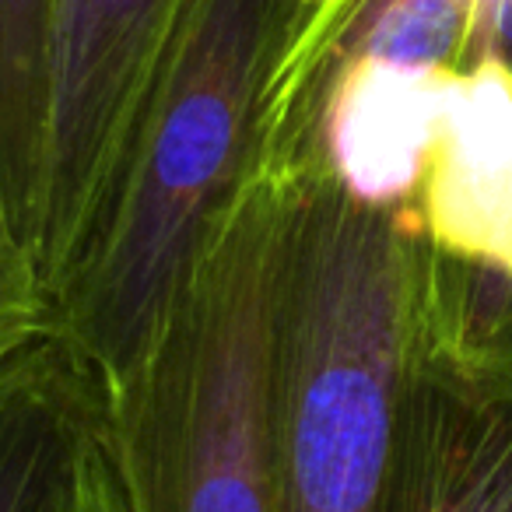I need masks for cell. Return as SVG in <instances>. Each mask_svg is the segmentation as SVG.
<instances>
[{"mask_svg":"<svg viewBox=\"0 0 512 512\" xmlns=\"http://www.w3.org/2000/svg\"><path fill=\"white\" fill-rule=\"evenodd\" d=\"M383 512H512V397L470 386L418 348Z\"/></svg>","mask_w":512,"mask_h":512,"instance_id":"obj_5","label":"cell"},{"mask_svg":"<svg viewBox=\"0 0 512 512\" xmlns=\"http://www.w3.org/2000/svg\"><path fill=\"white\" fill-rule=\"evenodd\" d=\"M274 285V505L383 512L421 348V232L288 162Z\"/></svg>","mask_w":512,"mask_h":512,"instance_id":"obj_2","label":"cell"},{"mask_svg":"<svg viewBox=\"0 0 512 512\" xmlns=\"http://www.w3.org/2000/svg\"><path fill=\"white\" fill-rule=\"evenodd\" d=\"M288 176L256 151L207 228L151 379L106 414L141 512H278L274 285Z\"/></svg>","mask_w":512,"mask_h":512,"instance_id":"obj_3","label":"cell"},{"mask_svg":"<svg viewBox=\"0 0 512 512\" xmlns=\"http://www.w3.org/2000/svg\"><path fill=\"white\" fill-rule=\"evenodd\" d=\"M474 57H491L512 74V0H481Z\"/></svg>","mask_w":512,"mask_h":512,"instance_id":"obj_11","label":"cell"},{"mask_svg":"<svg viewBox=\"0 0 512 512\" xmlns=\"http://www.w3.org/2000/svg\"><path fill=\"white\" fill-rule=\"evenodd\" d=\"M102 421L99 383L57 320L0 358V512H71Z\"/></svg>","mask_w":512,"mask_h":512,"instance_id":"obj_6","label":"cell"},{"mask_svg":"<svg viewBox=\"0 0 512 512\" xmlns=\"http://www.w3.org/2000/svg\"><path fill=\"white\" fill-rule=\"evenodd\" d=\"M57 320L50 288L25 242L8 200L0 193V358Z\"/></svg>","mask_w":512,"mask_h":512,"instance_id":"obj_8","label":"cell"},{"mask_svg":"<svg viewBox=\"0 0 512 512\" xmlns=\"http://www.w3.org/2000/svg\"><path fill=\"white\" fill-rule=\"evenodd\" d=\"M179 0H53L36 260L50 299L85 256Z\"/></svg>","mask_w":512,"mask_h":512,"instance_id":"obj_4","label":"cell"},{"mask_svg":"<svg viewBox=\"0 0 512 512\" xmlns=\"http://www.w3.org/2000/svg\"><path fill=\"white\" fill-rule=\"evenodd\" d=\"M327 0H179L57 323L106 414L137 400L214 214L242 183L288 57Z\"/></svg>","mask_w":512,"mask_h":512,"instance_id":"obj_1","label":"cell"},{"mask_svg":"<svg viewBox=\"0 0 512 512\" xmlns=\"http://www.w3.org/2000/svg\"><path fill=\"white\" fill-rule=\"evenodd\" d=\"M71 512H141L134 488L123 477V463L113 435H109V425L99 428L92 449H88Z\"/></svg>","mask_w":512,"mask_h":512,"instance_id":"obj_10","label":"cell"},{"mask_svg":"<svg viewBox=\"0 0 512 512\" xmlns=\"http://www.w3.org/2000/svg\"><path fill=\"white\" fill-rule=\"evenodd\" d=\"M53 0H0V193L36 253Z\"/></svg>","mask_w":512,"mask_h":512,"instance_id":"obj_7","label":"cell"},{"mask_svg":"<svg viewBox=\"0 0 512 512\" xmlns=\"http://www.w3.org/2000/svg\"><path fill=\"white\" fill-rule=\"evenodd\" d=\"M421 351L470 386L512 397V288L453 341H421Z\"/></svg>","mask_w":512,"mask_h":512,"instance_id":"obj_9","label":"cell"}]
</instances>
